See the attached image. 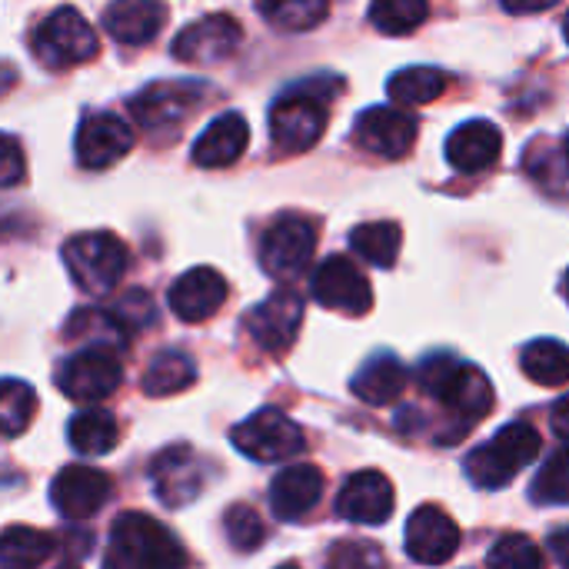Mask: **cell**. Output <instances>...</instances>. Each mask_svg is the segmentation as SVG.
I'll return each mask as SVG.
<instances>
[{
  "label": "cell",
  "mask_w": 569,
  "mask_h": 569,
  "mask_svg": "<svg viewBox=\"0 0 569 569\" xmlns=\"http://www.w3.org/2000/svg\"><path fill=\"white\" fill-rule=\"evenodd\" d=\"M563 37H567V43H569V13H567V20H563Z\"/></svg>",
  "instance_id": "cell-47"
},
{
  "label": "cell",
  "mask_w": 569,
  "mask_h": 569,
  "mask_svg": "<svg viewBox=\"0 0 569 569\" xmlns=\"http://www.w3.org/2000/svg\"><path fill=\"white\" fill-rule=\"evenodd\" d=\"M447 90V73L437 67H403L390 77L387 97L400 107H423Z\"/></svg>",
  "instance_id": "cell-31"
},
{
  "label": "cell",
  "mask_w": 569,
  "mask_h": 569,
  "mask_svg": "<svg viewBox=\"0 0 569 569\" xmlns=\"http://www.w3.org/2000/svg\"><path fill=\"white\" fill-rule=\"evenodd\" d=\"M550 427H553V433H557L560 440H569V393L553 403V410H550Z\"/></svg>",
  "instance_id": "cell-42"
},
{
  "label": "cell",
  "mask_w": 569,
  "mask_h": 569,
  "mask_svg": "<svg viewBox=\"0 0 569 569\" xmlns=\"http://www.w3.org/2000/svg\"><path fill=\"white\" fill-rule=\"evenodd\" d=\"M430 17V0H370V23L387 37L413 33Z\"/></svg>",
  "instance_id": "cell-34"
},
{
  "label": "cell",
  "mask_w": 569,
  "mask_h": 569,
  "mask_svg": "<svg viewBox=\"0 0 569 569\" xmlns=\"http://www.w3.org/2000/svg\"><path fill=\"white\" fill-rule=\"evenodd\" d=\"M460 550V527L453 517L440 507H420L407 520V553L413 563L423 567H443Z\"/></svg>",
  "instance_id": "cell-16"
},
{
  "label": "cell",
  "mask_w": 569,
  "mask_h": 569,
  "mask_svg": "<svg viewBox=\"0 0 569 569\" xmlns=\"http://www.w3.org/2000/svg\"><path fill=\"white\" fill-rule=\"evenodd\" d=\"M277 569H300L297 563H283V567H277Z\"/></svg>",
  "instance_id": "cell-48"
},
{
  "label": "cell",
  "mask_w": 569,
  "mask_h": 569,
  "mask_svg": "<svg viewBox=\"0 0 569 569\" xmlns=\"http://www.w3.org/2000/svg\"><path fill=\"white\" fill-rule=\"evenodd\" d=\"M207 93L210 90L203 83H193V80H157V83H147L130 100V113L147 130L173 127L183 117H190Z\"/></svg>",
  "instance_id": "cell-11"
},
{
  "label": "cell",
  "mask_w": 569,
  "mask_h": 569,
  "mask_svg": "<svg viewBox=\"0 0 569 569\" xmlns=\"http://www.w3.org/2000/svg\"><path fill=\"white\" fill-rule=\"evenodd\" d=\"M350 247L357 257H363L373 267H393L403 247V230L390 220H373V223H360L350 233Z\"/></svg>",
  "instance_id": "cell-32"
},
{
  "label": "cell",
  "mask_w": 569,
  "mask_h": 569,
  "mask_svg": "<svg viewBox=\"0 0 569 569\" xmlns=\"http://www.w3.org/2000/svg\"><path fill=\"white\" fill-rule=\"evenodd\" d=\"M540 450H543V440L530 423H507L490 443L477 447L467 457V477L480 490H500L527 463H533Z\"/></svg>",
  "instance_id": "cell-5"
},
{
  "label": "cell",
  "mask_w": 569,
  "mask_h": 569,
  "mask_svg": "<svg viewBox=\"0 0 569 569\" xmlns=\"http://www.w3.org/2000/svg\"><path fill=\"white\" fill-rule=\"evenodd\" d=\"M510 13H540V10H550L553 3L560 0H500Z\"/></svg>",
  "instance_id": "cell-44"
},
{
  "label": "cell",
  "mask_w": 569,
  "mask_h": 569,
  "mask_svg": "<svg viewBox=\"0 0 569 569\" xmlns=\"http://www.w3.org/2000/svg\"><path fill=\"white\" fill-rule=\"evenodd\" d=\"M327 10L330 0H260V13L280 30H313Z\"/></svg>",
  "instance_id": "cell-35"
},
{
  "label": "cell",
  "mask_w": 569,
  "mask_h": 569,
  "mask_svg": "<svg viewBox=\"0 0 569 569\" xmlns=\"http://www.w3.org/2000/svg\"><path fill=\"white\" fill-rule=\"evenodd\" d=\"M520 367L540 387H563L569 383V347L553 337H540L520 350Z\"/></svg>",
  "instance_id": "cell-28"
},
{
  "label": "cell",
  "mask_w": 569,
  "mask_h": 569,
  "mask_svg": "<svg viewBox=\"0 0 569 569\" xmlns=\"http://www.w3.org/2000/svg\"><path fill=\"white\" fill-rule=\"evenodd\" d=\"M223 533H227V540H230L233 550L253 553V550L263 543L267 527H263V520H260V513H257L253 507L237 503V507H230V510L223 513Z\"/></svg>",
  "instance_id": "cell-37"
},
{
  "label": "cell",
  "mask_w": 569,
  "mask_h": 569,
  "mask_svg": "<svg viewBox=\"0 0 569 569\" xmlns=\"http://www.w3.org/2000/svg\"><path fill=\"white\" fill-rule=\"evenodd\" d=\"M560 160H563V167H567V173H569V133L563 137V147H560Z\"/></svg>",
  "instance_id": "cell-46"
},
{
  "label": "cell",
  "mask_w": 569,
  "mask_h": 569,
  "mask_svg": "<svg viewBox=\"0 0 569 569\" xmlns=\"http://www.w3.org/2000/svg\"><path fill=\"white\" fill-rule=\"evenodd\" d=\"M127 263H130V253L123 240L107 230L77 233L63 243V267L70 280L90 297H107L123 280Z\"/></svg>",
  "instance_id": "cell-4"
},
{
  "label": "cell",
  "mask_w": 569,
  "mask_h": 569,
  "mask_svg": "<svg viewBox=\"0 0 569 569\" xmlns=\"http://www.w3.org/2000/svg\"><path fill=\"white\" fill-rule=\"evenodd\" d=\"M153 487L167 507H183L203 490V463L190 447H173L153 460Z\"/></svg>",
  "instance_id": "cell-23"
},
{
  "label": "cell",
  "mask_w": 569,
  "mask_h": 569,
  "mask_svg": "<svg viewBox=\"0 0 569 569\" xmlns=\"http://www.w3.org/2000/svg\"><path fill=\"white\" fill-rule=\"evenodd\" d=\"M230 437H233V447L257 463H283V460L300 457L307 447L303 430L283 410H273V407L257 410L253 417L237 423Z\"/></svg>",
  "instance_id": "cell-8"
},
{
  "label": "cell",
  "mask_w": 569,
  "mask_h": 569,
  "mask_svg": "<svg viewBox=\"0 0 569 569\" xmlns=\"http://www.w3.org/2000/svg\"><path fill=\"white\" fill-rule=\"evenodd\" d=\"M327 569H390L380 547L367 540H340L327 553Z\"/></svg>",
  "instance_id": "cell-39"
},
{
  "label": "cell",
  "mask_w": 569,
  "mask_h": 569,
  "mask_svg": "<svg viewBox=\"0 0 569 569\" xmlns=\"http://www.w3.org/2000/svg\"><path fill=\"white\" fill-rule=\"evenodd\" d=\"M60 569H77V567H60Z\"/></svg>",
  "instance_id": "cell-50"
},
{
  "label": "cell",
  "mask_w": 569,
  "mask_h": 569,
  "mask_svg": "<svg viewBox=\"0 0 569 569\" xmlns=\"http://www.w3.org/2000/svg\"><path fill=\"white\" fill-rule=\"evenodd\" d=\"M303 323V300L297 290H273L260 307L250 310L247 330L253 343L267 353H287Z\"/></svg>",
  "instance_id": "cell-13"
},
{
  "label": "cell",
  "mask_w": 569,
  "mask_h": 569,
  "mask_svg": "<svg viewBox=\"0 0 569 569\" xmlns=\"http://www.w3.org/2000/svg\"><path fill=\"white\" fill-rule=\"evenodd\" d=\"M393 503H397L393 483L380 470H360L343 483V490L337 497V513L350 523L380 527L390 520Z\"/></svg>",
  "instance_id": "cell-19"
},
{
  "label": "cell",
  "mask_w": 569,
  "mask_h": 569,
  "mask_svg": "<svg viewBox=\"0 0 569 569\" xmlns=\"http://www.w3.org/2000/svg\"><path fill=\"white\" fill-rule=\"evenodd\" d=\"M310 290L320 307L347 313V317H363L373 307L370 280L360 273V267L350 257H327L313 270Z\"/></svg>",
  "instance_id": "cell-10"
},
{
  "label": "cell",
  "mask_w": 569,
  "mask_h": 569,
  "mask_svg": "<svg viewBox=\"0 0 569 569\" xmlns=\"http://www.w3.org/2000/svg\"><path fill=\"white\" fill-rule=\"evenodd\" d=\"M33 57L50 70H67L97 57V33L87 17L73 7H57L40 20L30 37Z\"/></svg>",
  "instance_id": "cell-6"
},
{
  "label": "cell",
  "mask_w": 569,
  "mask_h": 569,
  "mask_svg": "<svg viewBox=\"0 0 569 569\" xmlns=\"http://www.w3.org/2000/svg\"><path fill=\"white\" fill-rule=\"evenodd\" d=\"M197 380V363L183 350H163L150 360L143 373V393L147 397H173L193 387Z\"/></svg>",
  "instance_id": "cell-30"
},
{
  "label": "cell",
  "mask_w": 569,
  "mask_h": 569,
  "mask_svg": "<svg viewBox=\"0 0 569 569\" xmlns=\"http://www.w3.org/2000/svg\"><path fill=\"white\" fill-rule=\"evenodd\" d=\"M117 440H120V423L103 407L77 410L67 423V443L80 457H103L117 447Z\"/></svg>",
  "instance_id": "cell-26"
},
{
  "label": "cell",
  "mask_w": 569,
  "mask_h": 569,
  "mask_svg": "<svg viewBox=\"0 0 569 569\" xmlns=\"http://www.w3.org/2000/svg\"><path fill=\"white\" fill-rule=\"evenodd\" d=\"M240 40H243V27L230 13H213V17H203L177 33L173 57L183 63L207 67V63H220V60L233 57Z\"/></svg>",
  "instance_id": "cell-15"
},
{
  "label": "cell",
  "mask_w": 569,
  "mask_h": 569,
  "mask_svg": "<svg viewBox=\"0 0 569 569\" xmlns=\"http://www.w3.org/2000/svg\"><path fill=\"white\" fill-rule=\"evenodd\" d=\"M13 83H17V70L0 60V97H7L13 90Z\"/></svg>",
  "instance_id": "cell-45"
},
{
  "label": "cell",
  "mask_w": 569,
  "mask_h": 569,
  "mask_svg": "<svg viewBox=\"0 0 569 569\" xmlns=\"http://www.w3.org/2000/svg\"><path fill=\"white\" fill-rule=\"evenodd\" d=\"M317 250V227L307 217L287 213L273 220L260 240V267L277 280H293L307 270Z\"/></svg>",
  "instance_id": "cell-9"
},
{
  "label": "cell",
  "mask_w": 569,
  "mask_h": 569,
  "mask_svg": "<svg viewBox=\"0 0 569 569\" xmlns=\"http://www.w3.org/2000/svg\"><path fill=\"white\" fill-rule=\"evenodd\" d=\"M123 383V363L117 350L107 347H80V353L67 357L57 370V387L73 403H100L117 393Z\"/></svg>",
  "instance_id": "cell-7"
},
{
  "label": "cell",
  "mask_w": 569,
  "mask_h": 569,
  "mask_svg": "<svg viewBox=\"0 0 569 569\" xmlns=\"http://www.w3.org/2000/svg\"><path fill=\"white\" fill-rule=\"evenodd\" d=\"M103 569H187V550L153 517L123 513L110 530Z\"/></svg>",
  "instance_id": "cell-3"
},
{
  "label": "cell",
  "mask_w": 569,
  "mask_h": 569,
  "mask_svg": "<svg viewBox=\"0 0 569 569\" xmlns=\"http://www.w3.org/2000/svg\"><path fill=\"white\" fill-rule=\"evenodd\" d=\"M407 383H410V373H407V367L393 353H373L353 373L350 390H353V397H360L370 407H387V403L400 400Z\"/></svg>",
  "instance_id": "cell-25"
},
{
  "label": "cell",
  "mask_w": 569,
  "mask_h": 569,
  "mask_svg": "<svg viewBox=\"0 0 569 569\" xmlns=\"http://www.w3.org/2000/svg\"><path fill=\"white\" fill-rule=\"evenodd\" d=\"M167 20L163 0H113L103 10V27L117 43L140 47L150 43Z\"/></svg>",
  "instance_id": "cell-24"
},
{
  "label": "cell",
  "mask_w": 569,
  "mask_h": 569,
  "mask_svg": "<svg viewBox=\"0 0 569 569\" xmlns=\"http://www.w3.org/2000/svg\"><path fill=\"white\" fill-rule=\"evenodd\" d=\"M547 547H550L553 560H557L563 569H569V527L553 530V533H550V540H547Z\"/></svg>",
  "instance_id": "cell-43"
},
{
  "label": "cell",
  "mask_w": 569,
  "mask_h": 569,
  "mask_svg": "<svg viewBox=\"0 0 569 569\" xmlns=\"http://www.w3.org/2000/svg\"><path fill=\"white\" fill-rule=\"evenodd\" d=\"M247 140H250V127L240 113L227 110L220 113L217 120H210L203 127V133L193 140V163L197 167H207V170H217V167H230L243 157L247 150Z\"/></svg>",
  "instance_id": "cell-21"
},
{
  "label": "cell",
  "mask_w": 569,
  "mask_h": 569,
  "mask_svg": "<svg viewBox=\"0 0 569 569\" xmlns=\"http://www.w3.org/2000/svg\"><path fill=\"white\" fill-rule=\"evenodd\" d=\"M530 500L537 507H569V447L557 450L530 483Z\"/></svg>",
  "instance_id": "cell-36"
},
{
  "label": "cell",
  "mask_w": 569,
  "mask_h": 569,
  "mask_svg": "<svg viewBox=\"0 0 569 569\" xmlns=\"http://www.w3.org/2000/svg\"><path fill=\"white\" fill-rule=\"evenodd\" d=\"M490 569H543V553L530 537L510 533L503 540L493 543L490 557H487Z\"/></svg>",
  "instance_id": "cell-38"
},
{
  "label": "cell",
  "mask_w": 569,
  "mask_h": 569,
  "mask_svg": "<svg viewBox=\"0 0 569 569\" xmlns=\"http://www.w3.org/2000/svg\"><path fill=\"white\" fill-rule=\"evenodd\" d=\"M133 147V127L110 113V110H90L80 127H77V140H73V150H77V163L87 167V170H107L113 167L120 157H127Z\"/></svg>",
  "instance_id": "cell-12"
},
{
  "label": "cell",
  "mask_w": 569,
  "mask_h": 569,
  "mask_svg": "<svg viewBox=\"0 0 569 569\" xmlns=\"http://www.w3.org/2000/svg\"><path fill=\"white\" fill-rule=\"evenodd\" d=\"M353 130L363 150L387 160L407 157L417 140V120L400 107H370L357 117Z\"/></svg>",
  "instance_id": "cell-17"
},
{
  "label": "cell",
  "mask_w": 569,
  "mask_h": 569,
  "mask_svg": "<svg viewBox=\"0 0 569 569\" xmlns=\"http://www.w3.org/2000/svg\"><path fill=\"white\" fill-rule=\"evenodd\" d=\"M503 137L490 120H467L447 137V160L460 173H483L497 163Z\"/></svg>",
  "instance_id": "cell-22"
},
{
  "label": "cell",
  "mask_w": 569,
  "mask_h": 569,
  "mask_svg": "<svg viewBox=\"0 0 569 569\" xmlns=\"http://www.w3.org/2000/svg\"><path fill=\"white\" fill-rule=\"evenodd\" d=\"M110 490H113V483L103 470L87 467V463H70L53 477L50 500H53L60 517L87 520V517L103 510V503L110 500Z\"/></svg>",
  "instance_id": "cell-14"
},
{
  "label": "cell",
  "mask_w": 569,
  "mask_h": 569,
  "mask_svg": "<svg viewBox=\"0 0 569 569\" xmlns=\"http://www.w3.org/2000/svg\"><path fill=\"white\" fill-rule=\"evenodd\" d=\"M323 497V473L313 463H290L270 483V510L280 520L307 517Z\"/></svg>",
  "instance_id": "cell-20"
},
{
  "label": "cell",
  "mask_w": 569,
  "mask_h": 569,
  "mask_svg": "<svg viewBox=\"0 0 569 569\" xmlns=\"http://www.w3.org/2000/svg\"><path fill=\"white\" fill-rule=\"evenodd\" d=\"M417 387L457 417V430H470L493 410V387L487 373L453 353H430L417 370Z\"/></svg>",
  "instance_id": "cell-1"
},
{
  "label": "cell",
  "mask_w": 569,
  "mask_h": 569,
  "mask_svg": "<svg viewBox=\"0 0 569 569\" xmlns=\"http://www.w3.org/2000/svg\"><path fill=\"white\" fill-rule=\"evenodd\" d=\"M27 173V160L20 150V140L10 133H0V187H17Z\"/></svg>",
  "instance_id": "cell-41"
},
{
  "label": "cell",
  "mask_w": 569,
  "mask_h": 569,
  "mask_svg": "<svg viewBox=\"0 0 569 569\" xmlns=\"http://www.w3.org/2000/svg\"><path fill=\"white\" fill-rule=\"evenodd\" d=\"M167 300L183 323H203L227 303V280L213 267H193L173 280Z\"/></svg>",
  "instance_id": "cell-18"
},
{
  "label": "cell",
  "mask_w": 569,
  "mask_h": 569,
  "mask_svg": "<svg viewBox=\"0 0 569 569\" xmlns=\"http://www.w3.org/2000/svg\"><path fill=\"white\" fill-rule=\"evenodd\" d=\"M340 90V80L313 77L277 97L270 107V137L283 153L310 150L327 130V103Z\"/></svg>",
  "instance_id": "cell-2"
},
{
  "label": "cell",
  "mask_w": 569,
  "mask_h": 569,
  "mask_svg": "<svg viewBox=\"0 0 569 569\" xmlns=\"http://www.w3.org/2000/svg\"><path fill=\"white\" fill-rule=\"evenodd\" d=\"M113 313H117V320H120L127 330H143V327H150L153 317H157V310H153V303H150V297H147L143 290L127 293V297L117 303Z\"/></svg>",
  "instance_id": "cell-40"
},
{
  "label": "cell",
  "mask_w": 569,
  "mask_h": 569,
  "mask_svg": "<svg viewBox=\"0 0 569 569\" xmlns=\"http://www.w3.org/2000/svg\"><path fill=\"white\" fill-rule=\"evenodd\" d=\"M563 290H567V297H569V273H567V283H563Z\"/></svg>",
  "instance_id": "cell-49"
},
{
  "label": "cell",
  "mask_w": 569,
  "mask_h": 569,
  "mask_svg": "<svg viewBox=\"0 0 569 569\" xmlns=\"http://www.w3.org/2000/svg\"><path fill=\"white\" fill-rule=\"evenodd\" d=\"M33 410H37V393L30 383H23L17 377L0 380V437H7V440L20 437L30 427Z\"/></svg>",
  "instance_id": "cell-33"
},
{
  "label": "cell",
  "mask_w": 569,
  "mask_h": 569,
  "mask_svg": "<svg viewBox=\"0 0 569 569\" xmlns=\"http://www.w3.org/2000/svg\"><path fill=\"white\" fill-rule=\"evenodd\" d=\"M53 537L33 527H7L0 533V569H37L53 553Z\"/></svg>",
  "instance_id": "cell-29"
},
{
  "label": "cell",
  "mask_w": 569,
  "mask_h": 569,
  "mask_svg": "<svg viewBox=\"0 0 569 569\" xmlns=\"http://www.w3.org/2000/svg\"><path fill=\"white\" fill-rule=\"evenodd\" d=\"M63 337L70 343H83V347H107V350H120L130 337V330L117 320L113 310H100V307H83L67 320Z\"/></svg>",
  "instance_id": "cell-27"
}]
</instances>
